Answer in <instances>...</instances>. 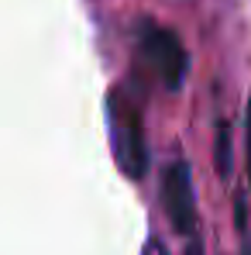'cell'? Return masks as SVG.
<instances>
[{"mask_svg": "<svg viewBox=\"0 0 251 255\" xmlns=\"http://www.w3.org/2000/svg\"><path fill=\"white\" fill-rule=\"evenodd\" d=\"M217 172L220 176H227L231 172V145H227V131H224V125H220V131H217Z\"/></svg>", "mask_w": 251, "mask_h": 255, "instance_id": "cell-4", "label": "cell"}, {"mask_svg": "<svg viewBox=\"0 0 251 255\" xmlns=\"http://www.w3.org/2000/svg\"><path fill=\"white\" fill-rule=\"evenodd\" d=\"M138 48H141V62L159 76V83L166 90H179L189 69V55H186V45L179 42V35L168 28H145Z\"/></svg>", "mask_w": 251, "mask_h": 255, "instance_id": "cell-2", "label": "cell"}, {"mask_svg": "<svg viewBox=\"0 0 251 255\" xmlns=\"http://www.w3.org/2000/svg\"><path fill=\"white\" fill-rule=\"evenodd\" d=\"M245 152H248V183H251V100H248V118H245Z\"/></svg>", "mask_w": 251, "mask_h": 255, "instance_id": "cell-6", "label": "cell"}, {"mask_svg": "<svg viewBox=\"0 0 251 255\" xmlns=\"http://www.w3.org/2000/svg\"><path fill=\"white\" fill-rule=\"evenodd\" d=\"M162 204L166 214L172 221V228L182 235V238H196V224H200V214H196V197H193V179H189V166L186 162H172L162 172Z\"/></svg>", "mask_w": 251, "mask_h": 255, "instance_id": "cell-3", "label": "cell"}, {"mask_svg": "<svg viewBox=\"0 0 251 255\" xmlns=\"http://www.w3.org/2000/svg\"><path fill=\"white\" fill-rule=\"evenodd\" d=\"M141 255H172L166 249V242H162V238H148V242H145V249H141Z\"/></svg>", "mask_w": 251, "mask_h": 255, "instance_id": "cell-5", "label": "cell"}, {"mask_svg": "<svg viewBox=\"0 0 251 255\" xmlns=\"http://www.w3.org/2000/svg\"><path fill=\"white\" fill-rule=\"evenodd\" d=\"M248 255H251V252H248Z\"/></svg>", "mask_w": 251, "mask_h": 255, "instance_id": "cell-7", "label": "cell"}, {"mask_svg": "<svg viewBox=\"0 0 251 255\" xmlns=\"http://www.w3.org/2000/svg\"><path fill=\"white\" fill-rule=\"evenodd\" d=\"M107 131H110V148L117 166L124 169L127 179H141L148 172V141L138 107L127 100L124 93H110L107 100Z\"/></svg>", "mask_w": 251, "mask_h": 255, "instance_id": "cell-1", "label": "cell"}]
</instances>
